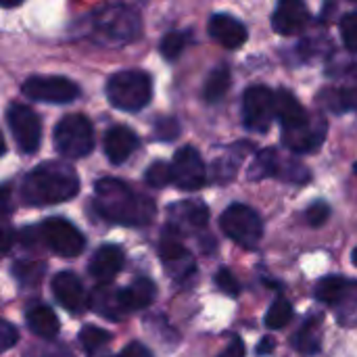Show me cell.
Wrapping results in <instances>:
<instances>
[{
  "mask_svg": "<svg viewBox=\"0 0 357 357\" xmlns=\"http://www.w3.org/2000/svg\"><path fill=\"white\" fill-rule=\"evenodd\" d=\"M109 341H111V335L98 326H84L79 331V345L84 347L88 356H94L96 351H100Z\"/></svg>",
  "mask_w": 357,
  "mask_h": 357,
  "instance_id": "obj_31",
  "label": "cell"
},
{
  "mask_svg": "<svg viewBox=\"0 0 357 357\" xmlns=\"http://www.w3.org/2000/svg\"><path fill=\"white\" fill-rule=\"evenodd\" d=\"M4 253H8V249H10V245H13V232H10V228L8 226H4Z\"/></svg>",
  "mask_w": 357,
  "mask_h": 357,
  "instance_id": "obj_44",
  "label": "cell"
},
{
  "mask_svg": "<svg viewBox=\"0 0 357 357\" xmlns=\"http://www.w3.org/2000/svg\"><path fill=\"white\" fill-rule=\"evenodd\" d=\"M211 38L224 48H241L247 42V27L230 15H213L209 19Z\"/></svg>",
  "mask_w": 357,
  "mask_h": 357,
  "instance_id": "obj_21",
  "label": "cell"
},
{
  "mask_svg": "<svg viewBox=\"0 0 357 357\" xmlns=\"http://www.w3.org/2000/svg\"><path fill=\"white\" fill-rule=\"evenodd\" d=\"M326 119L322 115L310 117L307 123L291 130H282V142L293 153H314L322 146L326 138Z\"/></svg>",
  "mask_w": 357,
  "mask_h": 357,
  "instance_id": "obj_14",
  "label": "cell"
},
{
  "mask_svg": "<svg viewBox=\"0 0 357 357\" xmlns=\"http://www.w3.org/2000/svg\"><path fill=\"white\" fill-rule=\"evenodd\" d=\"M215 284H218L226 295H230V297H236V295L241 293V284H238V280L234 278V274H232L228 268H222V270L215 272Z\"/></svg>",
  "mask_w": 357,
  "mask_h": 357,
  "instance_id": "obj_39",
  "label": "cell"
},
{
  "mask_svg": "<svg viewBox=\"0 0 357 357\" xmlns=\"http://www.w3.org/2000/svg\"><path fill=\"white\" fill-rule=\"evenodd\" d=\"M230 71L226 67H215L209 77L205 79V88H203V98L207 102H218L224 98V94L230 88Z\"/></svg>",
  "mask_w": 357,
  "mask_h": 357,
  "instance_id": "obj_28",
  "label": "cell"
},
{
  "mask_svg": "<svg viewBox=\"0 0 357 357\" xmlns=\"http://www.w3.org/2000/svg\"><path fill=\"white\" fill-rule=\"evenodd\" d=\"M54 149L67 159L88 157L94 149V128L84 115H67L63 117L52 134Z\"/></svg>",
  "mask_w": 357,
  "mask_h": 357,
  "instance_id": "obj_6",
  "label": "cell"
},
{
  "mask_svg": "<svg viewBox=\"0 0 357 357\" xmlns=\"http://www.w3.org/2000/svg\"><path fill=\"white\" fill-rule=\"evenodd\" d=\"M190 42V33L188 31H172L161 40V54L169 61L178 59L182 54V50L186 48V44Z\"/></svg>",
  "mask_w": 357,
  "mask_h": 357,
  "instance_id": "obj_33",
  "label": "cell"
},
{
  "mask_svg": "<svg viewBox=\"0 0 357 357\" xmlns=\"http://www.w3.org/2000/svg\"><path fill=\"white\" fill-rule=\"evenodd\" d=\"M153 96V84L149 73L140 69H126L109 77L107 98L119 111H140Z\"/></svg>",
  "mask_w": 357,
  "mask_h": 357,
  "instance_id": "obj_4",
  "label": "cell"
},
{
  "mask_svg": "<svg viewBox=\"0 0 357 357\" xmlns=\"http://www.w3.org/2000/svg\"><path fill=\"white\" fill-rule=\"evenodd\" d=\"M144 180L146 184H151L153 188H163L167 184L174 182V169H172V163H165V161H155L149 165L146 174H144Z\"/></svg>",
  "mask_w": 357,
  "mask_h": 357,
  "instance_id": "obj_32",
  "label": "cell"
},
{
  "mask_svg": "<svg viewBox=\"0 0 357 357\" xmlns=\"http://www.w3.org/2000/svg\"><path fill=\"white\" fill-rule=\"evenodd\" d=\"M94 205L100 218L111 224L142 228L155 220V201L134 192L117 178H102L94 186Z\"/></svg>",
  "mask_w": 357,
  "mask_h": 357,
  "instance_id": "obj_1",
  "label": "cell"
},
{
  "mask_svg": "<svg viewBox=\"0 0 357 357\" xmlns=\"http://www.w3.org/2000/svg\"><path fill=\"white\" fill-rule=\"evenodd\" d=\"M153 130H155V138L165 142V140L178 138V134H180V123H178L174 117H161V119L155 121Z\"/></svg>",
  "mask_w": 357,
  "mask_h": 357,
  "instance_id": "obj_37",
  "label": "cell"
},
{
  "mask_svg": "<svg viewBox=\"0 0 357 357\" xmlns=\"http://www.w3.org/2000/svg\"><path fill=\"white\" fill-rule=\"evenodd\" d=\"M46 272V264L44 261H36V259H21L15 261L13 266V274L15 280L25 289V287H38L42 276Z\"/></svg>",
  "mask_w": 357,
  "mask_h": 357,
  "instance_id": "obj_29",
  "label": "cell"
},
{
  "mask_svg": "<svg viewBox=\"0 0 357 357\" xmlns=\"http://www.w3.org/2000/svg\"><path fill=\"white\" fill-rule=\"evenodd\" d=\"M274 347H276L274 339H272V337H264V339L259 341V347H257V356H266V354H272V351H274Z\"/></svg>",
  "mask_w": 357,
  "mask_h": 357,
  "instance_id": "obj_43",
  "label": "cell"
},
{
  "mask_svg": "<svg viewBox=\"0 0 357 357\" xmlns=\"http://www.w3.org/2000/svg\"><path fill=\"white\" fill-rule=\"evenodd\" d=\"M341 36L347 50L357 52V13H347L341 19Z\"/></svg>",
  "mask_w": 357,
  "mask_h": 357,
  "instance_id": "obj_36",
  "label": "cell"
},
{
  "mask_svg": "<svg viewBox=\"0 0 357 357\" xmlns=\"http://www.w3.org/2000/svg\"><path fill=\"white\" fill-rule=\"evenodd\" d=\"M351 259H354V264H356V266H357V247H356V249H354V253H351Z\"/></svg>",
  "mask_w": 357,
  "mask_h": 357,
  "instance_id": "obj_46",
  "label": "cell"
},
{
  "mask_svg": "<svg viewBox=\"0 0 357 357\" xmlns=\"http://www.w3.org/2000/svg\"><path fill=\"white\" fill-rule=\"evenodd\" d=\"M155 295H157L155 282L144 276L136 278L130 287L121 289V299L128 312H138V310L149 307L155 301Z\"/></svg>",
  "mask_w": 357,
  "mask_h": 357,
  "instance_id": "obj_25",
  "label": "cell"
},
{
  "mask_svg": "<svg viewBox=\"0 0 357 357\" xmlns=\"http://www.w3.org/2000/svg\"><path fill=\"white\" fill-rule=\"evenodd\" d=\"M354 2H357V0H354Z\"/></svg>",
  "mask_w": 357,
  "mask_h": 357,
  "instance_id": "obj_47",
  "label": "cell"
},
{
  "mask_svg": "<svg viewBox=\"0 0 357 357\" xmlns=\"http://www.w3.org/2000/svg\"><path fill=\"white\" fill-rule=\"evenodd\" d=\"M0 2H2V6L10 8V6H17V4H21L23 0H0Z\"/></svg>",
  "mask_w": 357,
  "mask_h": 357,
  "instance_id": "obj_45",
  "label": "cell"
},
{
  "mask_svg": "<svg viewBox=\"0 0 357 357\" xmlns=\"http://www.w3.org/2000/svg\"><path fill=\"white\" fill-rule=\"evenodd\" d=\"M21 92L36 102H54L67 105L79 96V88L61 75H33L27 77L21 86Z\"/></svg>",
  "mask_w": 357,
  "mask_h": 357,
  "instance_id": "obj_9",
  "label": "cell"
},
{
  "mask_svg": "<svg viewBox=\"0 0 357 357\" xmlns=\"http://www.w3.org/2000/svg\"><path fill=\"white\" fill-rule=\"evenodd\" d=\"M88 307L102 316L105 320H111V322H119L126 318V314H130L123 305V299H121V289H113L109 284H100L96 287L90 297H88Z\"/></svg>",
  "mask_w": 357,
  "mask_h": 357,
  "instance_id": "obj_19",
  "label": "cell"
},
{
  "mask_svg": "<svg viewBox=\"0 0 357 357\" xmlns=\"http://www.w3.org/2000/svg\"><path fill=\"white\" fill-rule=\"evenodd\" d=\"M172 169H174V184L182 190H199L207 182L205 163L192 146H184L174 155Z\"/></svg>",
  "mask_w": 357,
  "mask_h": 357,
  "instance_id": "obj_13",
  "label": "cell"
},
{
  "mask_svg": "<svg viewBox=\"0 0 357 357\" xmlns=\"http://www.w3.org/2000/svg\"><path fill=\"white\" fill-rule=\"evenodd\" d=\"M291 320H293V305L284 297H278L266 314V326L272 331H280L289 326Z\"/></svg>",
  "mask_w": 357,
  "mask_h": 357,
  "instance_id": "obj_30",
  "label": "cell"
},
{
  "mask_svg": "<svg viewBox=\"0 0 357 357\" xmlns=\"http://www.w3.org/2000/svg\"><path fill=\"white\" fill-rule=\"evenodd\" d=\"M218 357H245V345H243V341H241L238 337L232 339V341L228 343V347H226Z\"/></svg>",
  "mask_w": 357,
  "mask_h": 357,
  "instance_id": "obj_42",
  "label": "cell"
},
{
  "mask_svg": "<svg viewBox=\"0 0 357 357\" xmlns=\"http://www.w3.org/2000/svg\"><path fill=\"white\" fill-rule=\"evenodd\" d=\"M307 21L310 10L303 0H280L272 17V27L280 36H295L301 33Z\"/></svg>",
  "mask_w": 357,
  "mask_h": 357,
  "instance_id": "obj_16",
  "label": "cell"
},
{
  "mask_svg": "<svg viewBox=\"0 0 357 357\" xmlns=\"http://www.w3.org/2000/svg\"><path fill=\"white\" fill-rule=\"evenodd\" d=\"M278 169H280V157L274 149H264L257 153V157L253 159L251 167H249V180L259 182L266 178H278Z\"/></svg>",
  "mask_w": 357,
  "mask_h": 357,
  "instance_id": "obj_27",
  "label": "cell"
},
{
  "mask_svg": "<svg viewBox=\"0 0 357 357\" xmlns=\"http://www.w3.org/2000/svg\"><path fill=\"white\" fill-rule=\"evenodd\" d=\"M276 117L282 123V130L299 128L310 121L307 111L301 107L297 96L289 90H278L276 92Z\"/></svg>",
  "mask_w": 357,
  "mask_h": 357,
  "instance_id": "obj_23",
  "label": "cell"
},
{
  "mask_svg": "<svg viewBox=\"0 0 357 357\" xmlns=\"http://www.w3.org/2000/svg\"><path fill=\"white\" fill-rule=\"evenodd\" d=\"M209 222V209L201 201H180L169 207V226L180 234L201 232Z\"/></svg>",
  "mask_w": 357,
  "mask_h": 357,
  "instance_id": "obj_15",
  "label": "cell"
},
{
  "mask_svg": "<svg viewBox=\"0 0 357 357\" xmlns=\"http://www.w3.org/2000/svg\"><path fill=\"white\" fill-rule=\"evenodd\" d=\"M140 33V17L126 4H105L92 17L90 38L100 46H123Z\"/></svg>",
  "mask_w": 357,
  "mask_h": 357,
  "instance_id": "obj_3",
  "label": "cell"
},
{
  "mask_svg": "<svg viewBox=\"0 0 357 357\" xmlns=\"http://www.w3.org/2000/svg\"><path fill=\"white\" fill-rule=\"evenodd\" d=\"M320 105L326 107L328 111L341 113V111H357V67L351 71L349 82L343 88H328L322 90L318 96Z\"/></svg>",
  "mask_w": 357,
  "mask_h": 357,
  "instance_id": "obj_22",
  "label": "cell"
},
{
  "mask_svg": "<svg viewBox=\"0 0 357 357\" xmlns=\"http://www.w3.org/2000/svg\"><path fill=\"white\" fill-rule=\"evenodd\" d=\"M318 322L320 318L310 316L301 328L293 335V347L303 356H316L320 351V337H318Z\"/></svg>",
  "mask_w": 357,
  "mask_h": 357,
  "instance_id": "obj_26",
  "label": "cell"
},
{
  "mask_svg": "<svg viewBox=\"0 0 357 357\" xmlns=\"http://www.w3.org/2000/svg\"><path fill=\"white\" fill-rule=\"evenodd\" d=\"M79 192V178L67 163L50 161L31 169L21 182V201L33 207L59 205Z\"/></svg>",
  "mask_w": 357,
  "mask_h": 357,
  "instance_id": "obj_2",
  "label": "cell"
},
{
  "mask_svg": "<svg viewBox=\"0 0 357 357\" xmlns=\"http://www.w3.org/2000/svg\"><path fill=\"white\" fill-rule=\"evenodd\" d=\"M238 157L234 159V153H230V155H226V157H222V159H218V161H213V167H211V176H213V180L215 182H230L234 176H236V169H238Z\"/></svg>",
  "mask_w": 357,
  "mask_h": 357,
  "instance_id": "obj_34",
  "label": "cell"
},
{
  "mask_svg": "<svg viewBox=\"0 0 357 357\" xmlns=\"http://www.w3.org/2000/svg\"><path fill=\"white\" fill-rule=\"evenodd\" d=\"M102 146H105L107 159L113 165H119V163L128 161L130 155L136 151L138 136L130 128H126V126H115V128L107 130L105 140H102Z\"/></svg>",
  "mask_w": 357,
  "mask_h": 357,
  "instance_id": "obj_20",
  "label": "cell"
},
{
  "mask_svg": "<svg viewBox=\"0 0 357 357\" xmlns=\"http://www.w3.org/2000/svg\"><path fill=\"white\" fill-rule=\"evenodd\" d=\"M6 121L17 149L25 155L36 153L42 140V123L33 109L21 102H13L6 111Z\"/></svg>",
  "mask_w": 357,
  "mask_h": 357,
  "instance_id": "obj_10",
  "label": "cell"
},
{
  "mask_svg": "<svg viewBox=\"0 0 357 357\" xmlns=\"http://www.w3.org/2000/svg\"><path fill=\"white\" fill-rule=\"evenodd\" d=\"M17 341H19V333H17V328H15L8 320H4V322H2V326H0V343H2V351H8L10 347H15V345H17Z\"/></svg>",
  "mask_w": 357,
  "mask_h": 357,
  "instance_id": "obj_40",
  "label": "cell"
},
{
  "mask_svg": "<svg viewBox=\"0 0 357 357\" xmlns=\"http://www.w3.org/2000/svg\"><path fill=\"white\" fill-rule=\"evenodd\" d=\"M328 218H331V205L324 203V201H318V203L310 205V209L305 211V220H307V224L314 226V228L326 224Z\"/></svg>",
  "mask_w": 357,
  "mask_h": 357,
  "instance_id": "obj_38",
  "label": "cell"
},
{
  "mask_svg": "<svg viewBox=\"0 0 357 357\" xmlns=\"http://www.w3.org/2000/svg\"><path fill=\"white\" fill-rule=\"evenodd\" d=\"M123 251L117 245H102L94 251L90 264H88V274L100 282L109 284L123 268Z\"/></svg>",
  "mask_w": 357,
  "mask_h": 357,
  "instance_id": "obj_18",
  "label": "cell"
},
{
  "mask_svg": "<svg viewBox=\"0 0 357 357\" xmlns=\"http://www.w3.org/2000/svg\"><path fill=\"white\" fill-rule=\"evenodd\" d=\"M180 238H182V234L167 224L163 234H161V243H159V257L163 259L165 270L176 280H184L195 272V259L184 249Z\"/></svg>",
  "mask_w": 357,
  "mask_h": 357,
  "instance_id": "obj_12",
  "label": "cell"
},
{
  "mask_svg": "<svg viewBox=\"0 0 357 357\" xmlns=\"http://www.w3.org/2000/svg\"><path fill=\"white\" fill-rule=\"evenodd\" d=\"M40 236L42 243L59 257H77L82 255L86 247L84 234L67 220L63 218H50L40 224Z\"/></svg>",
  "mask_w": 357,
  "mask_h": 357,
  "instance_id": "obj_8",
  "label": "cell"
},
{
  "mask_svg": "<svg viewBox=\"0 0 357 357\" xmlns=\"http://www.w3.org/2000/svg\"><path fill=\"white\" fill-rule=\"evenodd\" d=\"M245 128L251 132H268L276 117V92L266 86H251L243 98Z\"/></svg>",
  "mask_w": 357,
  "mask_h": 357,
  "instance_id": "obj_11",
  "label": "cell"
},
{
  "mask_svg": "<svg viewBox=\"0 0 357 357\" xmlns=\"http://www.w3.org/2000/svg\"><path fill=\"white\" fill-rule=\"evenodd\" d=\"M220 226L228 238H232L234 243H238L245 249H255L264 236V222H261L259 213L243 203L230 205L222 213Z\"/></svg>",
  "mask_w": 357,
  "mask_h": 357,
  "instance_id": "obj_7",
  "label": "cell"
},
{
  "mask_svg": "<svg viewBox=\"0 0 357 357\" xmlns=\"http://www.w3.org/2000/svg\"><path fill=\"white\" fill-rule=\"evenodd\" d=\"M52 293H54L56 301L71 314H79L88 307V297L84 293V284L73 272H59L52 278Z\"/></svg>",
  "mask_w": 357,
  "mask_h": 357,
  "instance_id": "obj_17",
  "label": "cell"
},
{
  "mask_svg": "<svg viewBox=\"0 0 357 357\" xmlns=\"http://www.w3.org/2000/svg\"><path fill=\"white\" fill-rule=\"evenodd\" d=\"M115 357H153V354L142 343H130L128 347H123Z\"/></svg>",
  "mask_w": 357,
  "mask_h": 357,
  "instance_id": "obj_41",
  "label": "cell"
},
{
  "mask_svg": "<svg viewBox=\"0 0 357 357\" xmlns=\"http://www.w3.org/2000/svg\"><path fill=\"white\" fill-rule=\"evenodd\" d=\"M316 299L335 310L341 326H357V280L343 276H324L316 284Z\"/></svg>",
  "mask_w": 357,
  "mask_h": 357,
  "instance_id": "obj_5",
  "label": "cell"
},
{
  "mask_svg": "<svg viewBox=\"0 0 357 357\" xmlns=\"http://www.w3.org/2000/svg\"><path fill=\"white\" fill-rule=\"evenodd\" d=\"M25 322H27L29 331L36 337L46 339V341L54 339L59 335V326H61L56 314L48 305H33V307H29L27 314H25Z\"/></svg>",
  "mask_w": 357,
  "mask_h": 357,
  "instance_id": "obj_24",
  "label": "cell"
},
{
  "mask_svg": "<svg viewBox=\"0 0 357 357\" xmlns=\"http://www.w3.org/2000/svg\"><path fill=\"white\" fill-rule=\"evenodd\" d=\"M278 178H282L287 182H293V184H305L310 180V172L301 163H297L293 159H284V161L280 159Z\"/></svg>",
  "mask_w": 357,
  "mask_h": 357,
  "instance_id": "obj_35",
  "label": "cell"
}]
</instances>
